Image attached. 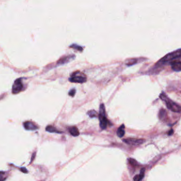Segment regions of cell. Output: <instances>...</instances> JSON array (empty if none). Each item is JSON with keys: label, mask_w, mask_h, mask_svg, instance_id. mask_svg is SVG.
I'll use <instances>...</instances> for the list:
<instances>
[{"label": "cell", "mask_w": 181, "mask_h": 181, "mask_svg": "<svg viewBox=\"0 0 181 181\" xmlns=\"http://www.w3.org/2000/svg\"><path fill=\"white\" fill-rule=\"evenodd\" d=\"M181 57V49L176 50L175 51L172 52L171 53L167 54L164 57H163L162 59L158 61L156 64L157 66H160V65L165 64V63L171 62L175 59H177Z\"/></svg>", "instance_id": "cell-1"}, {"label": "cell", "mask_w": 181, "mask_h": 181, "mask_svg": "<svg viewBox=\"0 0 181 181\" xmlns=\"http://www.w3.org/2000/svg\"><path fill=\"white\" fill-rule=\"evenodd\" d=\"M160 97L165 102L167 107L169 110L175 113H180L181 112V107L168 98L164 93H161L160 95Z\"/></svg>", "instance_id": "cell-2"}, {"label": "cell", "mask_w": 181, "mask_h": 181, "mask_svg": "<svg viewBox=\"0 0 181 181\" xmlns=\"http://www.w3.org/2000/svg\"><path fill=\"white\" fill-rule=\"evenodd\" d=\"M69 80L72 82L82 84L86 81V77L84 73L80 71H76L72 75Z\"/></svg>", "instance_id": "cell-3"}, {"label": "cell", "mask_w": 181, "mask_h": 181, "mask_svg": "<svg viewBox=\"0 0 181 181\" xmlns=\"http://www.w3.org/2000/svg\"><path fill=\"white\" fill-rule=\"evenodd\" d=\"M123 141L128 145L133 146H138L143 143L145 140L143 139H135V138H127L123 140Z\"/></svg>", "instance_id": "cell-4"}, {"label": "cell", "mask_w": 181, "mask_h": 181, "mask_svg": "<svg viewBox=\"0 0 181 181\" xmlns=\"http://www.w3.org/2000/svg\"><path fill=\"white\" fill-rule=\"evenodd\" d=\"M23 86L22 82V79H18L15 81L12 87V93L14 94L18 93L22 90Z\"/></svg>", "instance_id": "cell-5"}, {"label": "cell", "mask_w": 181, "mask_h": 181, "mask_svg": "<svg viewBox=\"0 0 181 181\" xmlns=\"http://www.w3.org/2000/svg\"><path fill=\"white\" fill-rule=\"evenodd\" d=\"M100 125L102 130L105 129L108 124V120L105 117V114H99Z\"/></svg>", "instance_id": "cell-6"}, {"label": "cell", "mask_w": 181, "mask_h": 181, "mask_svg": "<svg viewBox=\"0 0 181 181\" xmlns=\"http://www.w3.org/2000/svg\"><path fill=\"white\" fill-rule=\"evenodd\" d=\"M75 56L74 55H71L64 56V57H63L61 58L59 60L57 64L58 65L65 64H66V63H68L69 62H71V61L73 60L74 58H75Z\"/></svg>", "instance_id": "cell-7"}, {"label": "cell", "mask_w": 181, "mask_h": 181, "mask_svg": "<svg viewBox=\"0 0 181 181\" xmlns=\"http://www.w3.org/2000/svg\"><path fill=\"white\" fill-rule=\"evenodd\" d=\"M172 69L176 72L181 71V60H174L170 62Z\"/></svg>", "instance_id": "cell-8"}, {"label": "cell", "mask_w": 181, "mask_h": 181, "mask_svg": "<svg viewBox=\"0 0 181 181\" xmlns=\"http://www.w3.org/2000/svg\"><path fill=\"white\" fill-rule=\"evenodd\" d=\"M23 125L25 128L27 130L34 131L38 128L37 125H36L33 122H26L23 123Z\"/></svg>", "instance_id": "cell-9"}, {"label": "cell", "mask_w": 181, "mask_h": 181, "mask_svg": "<svg viewBox=\"0 0 181 181\" xmlns=\"http://www.w3.org/2000/svg\"><path fill=\"white\" fill-rule=\"evenodd\" d=\"M145 169L144 168H143L140 170V174L135 176L134 178V180L136 181H139L142 180L145 176Z\"/></svg>", "instance_id": "cell-10"}, {"label": "cell", "mask_w": 181, "mask_h": 181, "mask_svg": "<svg viewBox=\"0 0 181 181\" xmlns=\"http://www.w3.org/2000/svg\"><path fill=\"white\" fill-rule=\"evenodd\" d=\"M69 131L72 136L74 137H77L79 136L80 132L78 128L75 126H72L69 128Z\"/></svg>", "instance_id": "cell-11"}, {"label": "cell", "mask_w": 181, "mask_h": 181, "mask_svg": "<svg viewBox=\"0 0 181 181\" xmlns=\"http://www.w3.org/2000/svg\"><path fill=\"white\" fill-rule=\"evenodd\" d=\"M125 126L124 124H122L121 126H120L118 129L117 134V136H118L120 138H122L124 136V135L125 134Z\"/></svg>", "instance_id": "cell-12"}, {"label": "cell", "mask_w": 181, "mask_h": 181, "mask_svg": "<svg viewBox=\"0 0 181 181\" xmlns=\"http://www.w3.org/2000/svg\"><path fill=\"white\" fill-rule=\"evenodd\" d=\"M46 131L50 133H62V132L58 131L56 128L51 125L47 126L46 128Z\"/></svg>", "instance_id": "cell-13"}, {"label": "cell", "mask_w": 181, "mask_h": 181, "mask_svg": "<svg viewBox=\"0 0 181 181\" xmlns=\"http://www.w3.org/2000/svg\"><path fill=\"white\" fill-rule=\"evenodd\" d=\"M138 58H131V59H128L126 61V64L128 66H131V65H134L138 62Z\"/></svg>", "instance_id": "cell-14"}, {"label": "cell", "mask_w": 181, "mask_h": 181, "mask_svg": "<svg viewBox=\"0 0 181 181\" xmlns=\"http://www.w3.org/2000/svg\"><path fill=\"white\" fill-rule=\"evenodd\" d=\"M158 116H159V118H160V119H161V120H164V119H165L167 117L166 111L165 110H164V109L160 110V112H159Z\"/></svg>", "instance_id": "cell-15"}, {"label": "cell", "mask_w": 181, "mask_h": 181, "mask_svg": "<svg viewBox=\"0 0 181 181\" xmlns=\"http://www.w3.org/2000/svg\"><path fill=\"white\" fill-rule=\"evenodd\" d=\"M87 114H88L91 118H94V117H96L97 116V112L94 110L88 111V112L87 113Z\"/></svg>", "instance_id": "cell-16"}, {"label": "cell", "mask_w": 181, "mask_h": 181, "mask_svg": "<svg viewBox=\"0 0 181 181\" xmlns=\"http://www.w3.org/2000/svg\"><path fill=\"white\" fill-rule=\"evenodd\" d=\"M7 177H6L5 172H0V181H4L6 180Z\"/></svg>", "instance_id": "cell-17"}, {"label": "cell", "mask_w": 181, "mask_h": 181, "mask_svg": "<svg viewBox=\"0 0 181 181\" xmlns=\"http://www.w3.org/2000/svg\"><path fill=\"white\" fill-rule=\"evenodd\" d=\"M129 163L131 165H132L133 166H137V165H138V163H137V161L136 160H135L134 159H132V158H130L129 159Z\"/></svg>", "instance_id": "cell-18"}, {"label": "cell", "mask_w": 181, "mask_h": 181, "mask_svg": "<svg viewBox=\"0 0 181 181\" xmlns=\"http://www.w3.org/2000/svg\"><path fill=\"white\" fill-rule=\"evenodd\" d=\"M75 93H76V89L73 88V89H72L71 90L69 91L68 95L71 97H74L75 95Z\"/></svg>", "instance_id": "cell-19"}, {"label": "cell", "mask_w": 181, "mask_h": 181, "mask_svg": "<svg viewBox=\"0 0 181 181\" xmlns=\"http://www.w3.org/2000/svg\"><path fill=\"white\" fill-rule=\"evenodd\" d=\"M173 133V130L171 129V130H170V131L168 132V134L169 135V136H171V135H172V134Z\"/></svg>", "instance_id": "cell-20"}]
</instances>
